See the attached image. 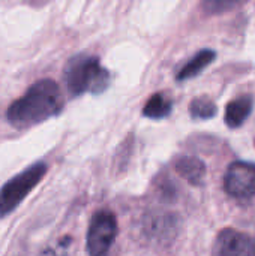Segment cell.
Listing matches in <instances>:
<instances>
[{
  "label": "cell",
  "mask_w": 255,
  "mask_h": 256,
  "mask_svg": "<svg viewBox=\"0 0 255 256\" xmlns=\"http://www.w3.org/2000/svg\"><path fill=\"white\" fill-rule=\"evenodd\" d=\"M63 99L59 86L53 80L36 81L23 98L11 104L8 122L18 128H30L57 116L62 111Z\"/></svg>",
  "instance_id": "1"
},
{
  "label": "cell",
  "mask_w": 255,
  "mask_h": 256,
  "mask_svg": "<svg viewBox=\"0 0 255 256\" xmlns=\"http://www.w3.org/2000/svg\"><path fill=\"white\" fill-rule=\"evenodd\" d=\"M65 82L71 96H81L86 92L98 94L108 87L110 74L96 57L78 54L65 66Z\"/></svg>",
  "instance_id": "2"
},
{
  "label": "cell",
  "mask_w": 255,
  "mask_h": 256,
  "mask_svg": "<svg viewBox=\"0 0 255 256\" xmlns=\"http://www.w3.org/2000/svg\"><path fill=\"white\" fill-rule=\"evenodd\" d=\"M47 170L48 166L44 162H36L11 178L0 189V218L11 214L24 201V198L41 183Z\"/></svg>",
  "instance_id": "3"
},
{
  "label": "cell",
  "mask_w": 255,
  "mask_h": 256,
  "mask_svg": "<svg viewBox=\"0 0 255 256\" xmlns=\"http://www.w3.org/2000/svg\"><path fill=\"white\" fill-rule=\"evenodd\" d=\"M117 237V219L111 212H98L89 225L87 252L90 256H105Z\"/></svg>",
  "instance_id": "4"
},
{
  "label": "cell",
  "mask_w": 255,
  "mask_h": 256,
  "mask_svg": "<svg viewBox=\"0 0 255 256\" xmlns=\"http://www.w3.org/2000/svg\"><path fill=\"white\" fill-rule=\"evenodd\" d=\"M225 192L237 200L255 196V165L249 162H233L224 177Z\"/></svg>",
  "instance_id": "5"
},
{
  "label": "cell",
  "mask_w": 255,
  "mask_h": 256,
  "mask_svg": "<svg viewBox=\"0 0 255 256\" xmlns=\"http://www.w3.org/2000/svg\"><path fill=\"white\" fill-rule=\"evenodd\" d=\"M215 252L218 256H255V240L248 234L227 228L219 232Z\"/></svg>",
  "instance_id": "6"
},
{
  "label": "cell",
  "mask_w": 255,
  "mask_h": 256,
  "mask_svg": "<svg viewBox=\"0 0 255 256\" xmlns=\"http://www.w3.org/2000/svg\"><path fill=\"white\" fill-rule=\"evenodd\" d=\"M174 168L180 177L194 186H200L206 177V165L194 156H182L176 160Z\"/></svg>",
  "instance_id": "7"
},
{
  "label": "cell",
  "mask_w": 255,
  "mask_h": 256,
  "mask_svg": "<svg viewBox=\"0 0 255 256\" xmlns=\"http://www.w3.org/2000/svg\"><path fill=\"white\" fill-rule=\"evenodd\" d=\"M251 111H252V99L249 96H242L227 105L225 123L230 128H239L245 123Z\"/></svg>",
  "instance_id": "8"
},
{
  "label": "cell",
  "mask_w": 255,
  "mask_h": 256,
  "mask_svg": "<svg viewBox=\"0 0 255 256\" xmlns=\"http://www.w3.org/2000/svg\"><path fill=\"white\" fill-rule=\"evenodd\" d=\"M215 58V51L212 50H203L200 52H197L177 74V80L179 81H185L189 78L197 76L198 74L203 72V69H206Z\"/></svg>",
  "instance_id": "9"
},
{
  "label": "cell",
  "mask_w": 255,
  "mask_h": 256,
  "mask_svg": "<svg viewBox=\"0 0 255 256\" xmlns=\"http://www.w3.org/2000/svg\"><path fill=\"white\" fill-rule=\"evenodd\" d=\"M171 106H173L171 100L164 93H155L144 105L143 114L149 118L159 120L171 112Z\"/></svg>",
  "instance_id": "10"
},
{
  "label": "cell",
  "mask_w": 255,
  "mask_h": 256,
  "mask_svg": "<svg viewBox=\"0 0 255 256\" xmlns=\"http://www.w3.org/2000/svg\"><path fill=\"white\" fill-rule=\"evenodd\" d=\"M189 111H191V116L194 118L206 120V118H210L216 114V106L212 100H209L206 98H198V99L191 102Z\"/></svg>",
  "instance_id": "11"
},
{
  "label": "cell",
  "mask_w": 255,
  "mask_h": 256,
  "mask_svg": "<svg viewBox=\"0 0 255 256\" xmlns=\"http://www.w3.org/2000/svg\"><path fill=\"white\" fill-rule=\"evenodd\" d=\"M246 0H203V8L207 14H222L242 4Z\"/></svg>",
  "instance_id": "12"
}]
</instances>
